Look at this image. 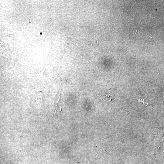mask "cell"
I'll use <instances>...</instances> for the list:
<instances>
[{"instance_id":"cell-1","label":"cell","mask_w":164,"mask_h":164,"mask_svg":"<svg viewBox=\"0 0 164 164\" xmlns=\"http://www.w3.org/2000/svg\"><path fill=\"white\" fill-rule=\"evenodd\" d=\"M61 87H60L57 94L55 101V114L59 115L62 113L61 108Z\"/></svg>"},{"instance_id":"cell-2","label":"cell","mask_w":164,"mask_h":164,"mask_svg":"<svg viewBox=\"0 0 164 164\" xmlns=\"http://www.w3.org/2000/svg\"><path fill=\"white\" fill-rule=\"evenodd\" d=\"M98 96L104 101H107L113 102L114 101L112 96L108 94H103Z\"/></svg>"}]
</instances>
